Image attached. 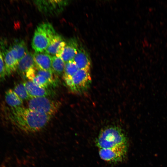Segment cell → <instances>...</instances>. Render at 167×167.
Returning <instances> with one entry per match:
<instances>
[{"mask_svg": "<svg viewBox=\"0 0 167 167\" xmlns=\"http://www.w3.org/2000/svg\"><path fill=\"white\" fill-rule=\"evenodd\" d=\"M56 34L50 23H44L38 25L35 30L32 42V47L35 52H44Z\"/></svg>", "mask_w": 167, "mask_h": 167, "instance_id": "3957f363", "label": "cell"}, {"mask_svg": "<svg viewBox=\"0 0 167 167\" xmlns=\"http://www.w3.org/2000/svg\"><path fill=\"white\" fill-rule=\"evenodd\" d=\"M60 103L46 97L33 98L29 100L28 108L51 116L55 114L60 106Z\"/></svg>", "mask_w": 167, "mask_h": 167, "instance_id": "277c9868", "label": "cell"}, {"mask_svg": "<svg viewBox=\"0 0 167 167\" xmlns=\"http://www.w3.org/2000/svg\"><path fill=\"white\" fill-rule=\"evenodd\" d=\"M13 90L23 101L29 100L31 99L24 83H20L17 85L14 88Z\"/></svg>", "mask_w": 167, "mask_h": 167, "instance_id": "d6986e66", "label": "cell"}, {"mask_svg": "<svg viewBox=\"0 0 167 167\" xmlns=\"http://www.w3.org/2000/svg\"><path fill=\"white\" fill-rule=\"evenodd\" d=\"M0 41V46L3 54L6 75L9 76L17 70L19 61L14 55L9 46Z\"/></svg>", "mask_w": 167, "mask_h": 167, "instance_id": "ba28073f", "label": "cell"}, {"mask_svg": "<svg viewBox=\"0 0 167 167\" xmlns=\"http://www.w3.org/2000/svg\"><path fill=\"white\" fill-rule=\"evenodd\" d=\"M31 98L47 97L50 94V92L45 88L40 87L29 80L23 83Z\"/></svg>", "mask_w": 167, "mask_h": 167, "instance_id": "5bb4252c", "label": "cell"}, {"mask_svg": "<svg viewBox=\"0 0 167 167\" xmlns=\"http://www.w3.org/2000/svg\"><path fill=\"white\" fill-rule=\"evenodd\" d=\"M36 73L44 77L48 81L50 85L56 86L57 80L54 75V73L52 71L43 70L36 67Z\"/></svg>", "mask_w": 167, "mask_h": 167, "instance_id": "ac0fdd59", "label": "cell"}, {"mask_svg": "<svg viewBox=\"0 0 167 167\" xmlns=\"http://www.w3.org/2000/svg\"><path fill=\"white\" fill-rule=\"evenodd\" d=\"M99 148H109L127 145L126 138L120 127L112 126L102 130L96 141Z\"/></svg>", "mask_w": 167, "mask_h": 167, "instance_id": "7a4b0ae2", "label": "cell"}, {"mask_svg": "<svg viewBox=\"0 0 167 167\" xmlns=\"http://www.w3.org/2000/svg\"><path fill=\"white\" fill-rule=\"evenodd\" d=\"M65 63L59 56L52 57L51 67L53 72L56 74L60 75L64 72Z\"/></svg>", "mask_w": 167, "mask_h": 167, "instance_id": "e0dca14e", "label": "cell"}, {"mask_svg": "<svg viewBox=\"0 0 167 167\" xmlns=\"http://www.w3.org/2000/svg\"><path fill=\"white\" fill-rule=\"evenodd\" d=\"M35 66L33 54L28 52L19 61L16 70L19 74L25 75L29 70Z\"/></svg>", "mask_w": 167, "mask_h": 167, "instance_id": "4fadbf2b", "label": "cell"}, {"mask_svg": "<svg viewBox=\"0 0 167 167\" xmlns=\"http://www.w3.org/2000/svg\"><path fill=\"white\" fill-rule=\"evenodd\" d=\"M79 47L77 40L74 38H71L66 42L65 46L56 56L60 57L66 63L73 60L77 53Z\"/></svg>", "mask_w": 167, "mask_h": 167, "instance_id": "9c48e42d", "label": "cell"}, {"mask_svg": "<svg viewBox=\"0 0 167 167\" xmlns=\"http://www.w3.org/2000/svg\"><path fill=\"white\" fill-rule=\"evenodd\" d=\"M31 81L37 86L45 89L50 85L48 81L44 77L37 75L36 73Z\"/></svg>", "mask_w": 167, "mask_h": 167, "instance_id": "44dd1931", "label": "cell"}, {"mask_svg": "<svg viewBox=\"0 0 167 167\" xmlns=\"http://www.w3.org/2000/svg\"><path fill=\"white\" fill-rule=\"evenodd\" d=\"M34 2L40 12L53 15L60 13L68 3L67 0H37Z\"/></svg>", "mask_w": 167, "mask_h": 167, "instance_id": "5b68a950", "label": "cell"}, {"mask_svg": "<svg viewBox=\"0 0 167 167\" xmlns=\"http://www.w3.org/2000/svg\"><path fill=\"white\" fill-rule=\"evenodd\" d=\"M5 96L6 103L11 108L20 106L23 103V101L13 89L8 90L5 92Z\"/></svg>", "mask_w": 167, "mask_h": 167, "instance_id": "2e32d148", "label": "cell"}, {"mask_svg": "<svg viewBox=\"0 0 167 167\" xmlns=\"http://www.w3.org/2000/svg\"><path fill=\"white\" fill-rule=\"evenodd\" d=\"M6 76L4 57L0 46V81L3 80Z\"/></svg>", "mask_w": 167, "mask_h": 167, "instance_id": "7402d4cb", "label": "cell"}, {"mask_svg": "<svg viewBox=\"0 0 167 167\" xmlns=\"http://www.w3.org/2000/svg\"><path fill=\"white\" fill-rule=\"evenodd\" d=\"M72 79L74 84L73 91L80 92L85 91L91 82L90 70L79 69L72 77Z\"/></svg>", "mask_w": 167, "mask_h": 167, "instance_id": "52a82bcc", "label": "cell"}, {"mask_svg": "<svg viewBox=\"0 0 167 167\" xmlns=\"http://www.w3.org/2000/svg\"><path fill=\"white\" fill-rule=\"evenodd\" d=\"M52 116L22 106L11 108L9 118L15 126L27 133H34L43 129Z\"/></svg>", "mask_w": 167, "mask_h": 167, "instance_id": "6da1fadb", "label": "cell"}, {"mask_svg": "<svg viewBox=\"0 0 167 167\" xmlns=\"http://www.w3.org/2000/svg\"><path fill=\"white\" fill-rule=\"evenodd\" d=\"M66 42L61 36L57 33L44 52L52 57L57 55L65 46Z\"/></svg>", "mask_w": 167, "mask_h": 167, "instance_id": "7c38bea8", "label": "cell"}, {"mask_svg": "<svg viewBox=\"0 0 167 167\" xmlns=\"http://www.w3.org/2000/svg\"><path fill=\"white\" fill-rule=\"evenodd\" d=\"M9 46L19 61L28 52L26 44L23 40L16 39Z\"/></svg>", "mask_w": 167, "mask_h": 167, "instance_id": "9a60e30c", "label": "cell"}, {"mask_svg": "<svg viewBox=\"0 0 167 167\" xmlns=\"http://www.w3.org/2000/svg\"><path fill=\"white\" fill-rule=\"evenodd\" d=\"M33 56L37 68L43 70L52 71L51 56L44 52H35L33 54Z\"/></svg>", "mask_w": 167, "mask_h": 167, "instance_id": "30bf717a", "label": "cell"}, {"mask_svg": "<svg viewBox=\"0 0 167 167\" xmlns=\"http://www.w3.org/2000/svg\"><path fill=\"white\" fill-rule=\"evenodd\" d=\"M79 69L74 61H71L65 64L63 75L72 77Z\"/></svg>", "mask_w": 167, "mask_h": 167, "instance_id": "ffe728a7", "label": "cell"}, {"mask_svg": "<svg viewBox=\"0 0 167 167\" xmlns=\"http://www.w3.org/2000/svg\"><path fill=\"white\" fill-rule=\"evenodd\" d=\"M127 151V145L109 148H99V155L102 159L111 162H118L125 158Z\"/></svg>", "mask_w": 167, "mask_h": 167, "instance_id": "8992f818", "label": "cell"}, {"mask_svg": "<svg viewBox=\"0 0 167 167\" xmlns=\"http://www.w3.org/2000/svg\"><path fill=\"white\" fill-rule=\"evenodd\" d=\"M79 69H90L91 62L87 52L82 46H79L77 52L73 60Z\"/></svg>", "mask_w": 167, "mask_h": 167, "instance_id": "8fae6325", "label": "cell"}]
</instances>
